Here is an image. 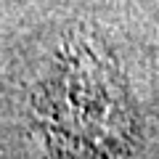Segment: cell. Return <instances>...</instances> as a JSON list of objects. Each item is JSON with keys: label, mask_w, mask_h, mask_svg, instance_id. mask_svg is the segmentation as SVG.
<instances>
[{"label": "cell", "mask_w": 159, "mask_h": 159, "mask_svg": "<svg viewBox=\"0 0 159 159\" xmlns=\"http://www.w3.org/2000/svg\"><path fill=\"white\" fill-rule=\"evenodd\" d=\"M24 114L51 159H135L146 141L122 56L93 24L69 27L40 61Z\"/></svg>", "instance_id": "6da1fadb"}, {"label": "cell", "mask_w": 159, "mask_h": 159, "mask_svg": "<svg viewBox=\"0 0 159 159\" xmlns=\"http://www.w3.org/2000/svg\"><path fill=\"white\" fill-rule=\"evenodd\" d=\"M157 16H159V0H157Z\"/></svg>", "instance_id": "7a4b0ae2"}]
</instances>
